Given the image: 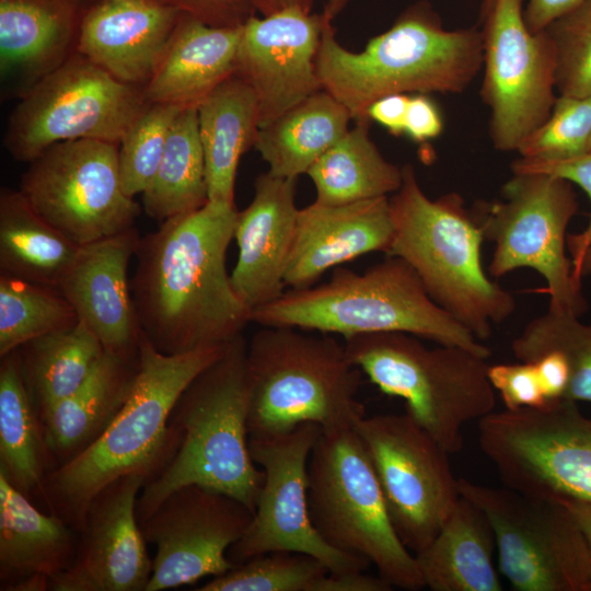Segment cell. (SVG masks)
I'll return each instance as SVG.
<instances>
[{"mask_svg": "<svg viewBox=\"0 0 591 591\" xmlns=\"http://www.w3.org/2000/svg\"><path fill=\"white\" fill-rule=\"evenodd\" d=\"M237 213L209 200L140 236L131 293L141 334L162 354L225 345L252 322L227 269Z\"/></svg>", "mask_w": 591, "mask_h": 591, "instance_id": "cell-1", "label": "cell"}, {"mask_svg": "<svg viewBox=\"0 0 591 591\" xmlns=\"http://www.w3.org/2000/svg\"><path fill=\"white\" fill-rule=\"evenodd\" d=\"M225 345L165 355L140 334L137 374L124 406L85 450L48 475L43 501L78 533L94 497L130 474L152 478L175 450L169 417L192 380L217 360ZM146 482V483H147Z\"/></svg>", "mask_w": 591, "mask_h": 591, "instance_id": "cell-2", "label": "cell"}, {"mask_svg": "<svg viewBox=\"0 0 591 591\" xmlns=\"http://www.w3.org/2000/svg\"><path fill=\"white\" fill-rule=\"evenodd\" d=\"M246 352L242 334L177 398L169 417L175 450L139 494V523L171 493L190 484L227 494L254 513L265 475L248 444Z\"/></svg>", "mask_w": 591, "mask_h": 591, "instance_id": "cell-3", "label": "cell"}, {"mask_svg": "<svg viewBox=\"0 0 591 591\" xmlns=\"http://www.w3.org/2000/svg\"><path fill=\"white\" fill-rule=\"evenodd\" d=\"M483 54L482 32L447 31L436 14L418 5L359 53L337 42L325 18L316 71L323 90L351 119L369 120L368 107L389 94L463 92L483 66Z\"/></svg>", "mask_w": 591, "mask_h": 591, "instance_id": "cell-4", "label": "cell"}, {"mask_svg": "<svg viewBox=\"0 0 591 591\" xmlns=\"http://www.w3.org/2000/svg\"><path fill=\"white\" fill-rule=\"evenodd\" d=\"M390 198L393 237L385 253L405 260L429 297L478 340L507 321L517 302L483 267V232L456 193L430 199L414 167Z\"/></svg>", "mask_w": 591, "mask_h": 591, "instance_id": "cell-5", "label": "cell"}, {"mask_svg": "<svg viewBox=\"0 0 591 591\" xmlns=\"http://www.w3.org/2000/svg\"><path fill=\"white\" fill-rule=\"evenodd\" d=\"M251 321L260 326L335 333L345 339L402 332L490 356L487 346L429 297L414 269L390 255L363 273L336 267L322 285L285 291L255 309Z\"/></svg>", "mask_w": 591, "mask_h": 591, "instance_id": "cell-6", "label": "cell"}, {"mask_svg": "<svg viewBox=\"0 0 591 591\" xmlns=\"http://www.w3.org/2000/svg\"><path fill=\"white\" fill-rule=\"evenodd\" d=\"M248 438L288 432L303 422L322 430L355 427L361 371L345 345L292 327L263 326L247 344Z\"/></svg>", "mask_w": 591, "mask_h": 591, "instance_id": "cell-7", "label": "cell"}, {"mask_svg": "<svg viewBox=\"0 0 591 591\" xmlns=\"http://www.w3.org/2000/svg\"><path fill=\"white\" fill-rule=\"evenodd\" d=\"M402 332L345 339L350 361L384 394L401 397L406 414L447 452L463 448V427L495 410L487 359L460 346L429 348Z\"/></svg>", "mask_w": 591, "mask_h": 591, "instance_id": "cell-8", "label": "cell"}, {"mask_svg": "<svg viewBox=\"0 0 591 591\" xmlns=\"http://www.w3.org/2000/svg\"><path fill=\"white\" fill-rule=\"evenodd\" d=\"M313 526L334 548L361 556L393 588L425 587L416 556L399 540L355 427L322 430L308 462Z\"/></svg>", "mask_w": 591, "mask_h": 591, "instance_id": "cell-9", "label": "cell"}, {"mask_svg": "<svg viewBox=\"0 0 591 591\" xmlns=\"http://www.w3.org/2000/svg\"><path fill=\"white\" fill-rule=\"evenodd\" d=\"M579 209L572 183L543 173H513L501 199L471 210L484 239L494 245L489 274L500 278L520 268L546 281L548 310L582 316L588 310L567 255V229Z\"/></svg>", "mask_w": 591, "mask_h": 591, "instance_id": "cell-10", "label": "cell"}, {"mask_svg": "<svg viewBox=\"0 0 591 591\" xmlns=\"http://www.w3.org/2000/svg\"><path fill=\"white\" fill-rule=\"evenodd\" d=\"M149 104L142 88L119 81L76 53L20 99L3 143L12 158L27 163L59 142L119 144Z\"/></svg>", "mask_w": 591, "mask_h": 591, "instance_id": "cell-11", "label": "cell"}, {"mask_svg": "<svg viewBox=\"0 0 591 591\" xmlns=\"http://www.w3.org/2000/svg\"><path fill=\"white\" fill-rule=\"evenodd\" d=\"M478 442L505 486L591 502V418L577 402L494 410L478 420Z\"/></svg>", "mask_w": 591, "mask_h": 591, "instance_id": "cell-12", "label": "cell"}, {"mask_svg": "<svg viewBox=\"0 0 591 591\" xmlns=\"http://www.w3.org/2000/svg\"><path fill=\"white\" fill-rule=\"evenodd\" d=\"M457 484L489 520L500 571L514 590L590 591L591 551L558 499L465 478Z\"/></svg>", "mask_w": 591, "mask_h": 591, "instance_id": "cell-13", "label": "cell"}, {"mask_svg": "<svg viewBox=\"0 0 591 591\" xmlns=\"http://www.w3.org/2000/svg\"><path fill=\"white\" fill-rule=\"evenodd\" d=\"M35 212L78 246L135 227L141 208L124 189L118 144L56 143L30 162L20 189Z\"/></svg>", "mask_w": 591, "mask_h": 591, "instance_id": "cell-14", "label": "cell"}, {"mask_svg": "<svg viewBox=\"0 0 591 591\" xmlns=\"http://www.w3.org/2000/svg\"><path fill=\"white\" fill-rule=\"evenodd\" d=\"M402 543L414 554L436 537L459 499L449 455L409 415L363 416L355 425Z\"/></svg>", "mask_w": 591, "mask_h": 591, "instance_id": "cell-15", "label": "cell"}, {"mask_svg": "<svg viewBox=\"0 0 591 591\" xmlns=\"http://www.w3.org/2000/svg\"><path fill=\"white\" fill-rule=\"evenodd\" d=\"M321 432L317 424L303 422L285 433L248 438L251 455L265 476L250 524L228 549L235 565L271 552L313 556L333 573L364 571L371 565L327 544L310 519L308 462Z\"/></svg>", "mask_w": 591, "mask_h": 591, "instance_id": "cell-16", "label": "cell"}, {"mask_svg": "<svg viewBox=\"0 0 591 591\" xmlns=\"http://www.w3.org/2000/svg\"><path fill=\"white\" fill-rule=\"evenodd\" d=\"M522 2L483 4L482 96L490 108V138L501 151H517L557 99L554 45L544 30L528 28Z\"/></svg>", "mask_w": 591, "mask_h": 591, "instance_id": "cell-17", "label": "cell"}, {"mask_svg": "<svg viewBox=\"0 0 591 591\" xmlns=\"http://www.w3.org/2000/svg\"><path fill=\"white\" fill-rule=\"evenodd\" d=\"M253 514L240 500L199 485L171 493L139 523L147 543L157 547L146 591L190 586L231 570L235 564L228 549Z\"/></svg>", "mask_w": 591, "mask_h": 591, "instance_id": "cell-18", "label": "cell"}, {"mask_svg": "<svg viewBox=\"0 0 591 591\" xmlns=\"http://www.w3.org/2000/svg\"><path fill=\"white\" fill-rule=\"evenodd\" d=\"M147 477L123 476L105 486L84 517L76 558L50 579L53 591H146L152 573L136 507Z\"/></svg>", "mask_w": 591, "mask_h": 591, "instance_id": "cell-19", "label": "cell"}, {"mask_svg": "<svg viewBox=\"0 0 591 591\" xmlns=\"http://www.w3.org/2000/svg\"><path fill=\"white\" fill-rule=\"evenodd\" d=\"M324 22L323 14L290 8L242 26L235 73L256 94L259 128L323 90L316 56Z\"/></svg>", "mask_w": 591, "mask_h": 591, "instance_id": "cell-20", "label": "cell"}, {"mask_svg": "<svg viewBox=\"0 0 591 591\" xmlns=\"http://www.w3.org/2000/svg\"><path fill=\"white\" fill-rule=\"evenodd\" d=\"M140 235L136 227L81 246L57 289L106 351L135 356L141 329L128 278Z\"/></svg>", "mask_w": 591, "mask_h": 591, "instance_id": "cell-21", "label": "cell"}, {"mask_svg": "<svg viewBox=\"0 0 591 591\" xmlns=\"http://www.w3.org/2000/svg\"><path fill=\"white\" fill-rule=\"evenodd\" d=\"M296 192L297 178L263 173L255 181L253 200L237 213V259L230 275L234 291L251 312L286 291L299 211Z\"/></svg>", "mask_w": 591, "mask_h": 591, "instance_id": "cell-22", "label": "cell"}, {"mask_svg": "<svg viewBox=\"0 0 591 591\" xmlns=\"http://www.w3.org/2000/svg\"><path fill=\"white\" fill-rule=\"evenodd\" d=\"M389 197L345 205L317 201L299 209L285 283L304 289L359 256L386 253L393 237Z\"/></svg>", "mask_w": 591, "mask_h": 591, "instance_id": "cell-23", "label": "cell"}, {"mask_svg": "<svg viewBox=\"0 0 591 591\" xmlns=\"http://www.w3.org/2000/svg\"><path fill=\"white\" fill-rule=\"evenodd\" d=\"M181 14L159 0H101L82 16L77 53L119 81L143 88Z\"/></svg>", "mask_w": 591, "mask_h": 591, "instance_id": "cell-24", "label": "cell"}, {"mask_svg": "<svg viewBox=\"0 0 591 591\" xmlns=\"http://www.w3.org/2000/svg\"><path fill=\"white\" fill-rule=\"evenodd\" d=\"M74 0H0L1 92L21 99L77 53Z\"/></svg>", "mask_w": 591, "mask_h": 591, "instance_id": "cell-25", "label": "cell"}, {"mask_svg": "<svg viewBox=\"0 0 591 591\" xmlns=\"http://www.w3.org/2000/svg\"><path fill=\"white\" fill-rule=\"evenodd\" d=\"M240 27L208 25L182 13L150 80L142 88L150 104L197 107L236 71Z\"/></svg>", "mask_w": 591, "mask_h": 591, "instance_id": "cell-26", "label": "cell"}, {"mask_svg": "<svg viewBox=\"0 0 591 591\" xmlns=\"http://www.w3.org/2000/svg\"><path fill=\"white\" fill-rule=\"evenodd\" d=\"M138 364L139 351L124 356L105 350L71 395L38 416L53 471L107 429L129 396Z\"/></svg>", "mask_w": 591, "mask_h": 591, "instance_id": "cell-27", "label": "cell"}, {"mask_svg": "<svg viewBox=\"0 0 591 591\" xmlns=\"http://www.w3.org/2000/svg\"><path fill=\"white\" fill-rule=\"evenodd\" d=\"M79 533L61 517L43 512L0 473V590L23 580L50 579L72 565Z\"/></svg>", "mask_w": 591, "mask_h": 591, "instance_id": "cell-28", "label": "cell"}, {"mask_svg": "<svg viewBox=\"0 0 591 591\" xmlns=\"http://www.w3.org/2000/svg\"><path fill=\"white\" fill-rule=\"evenodd\" d=\"M495 548L486 514L461 496L436 537L415 556L425 587L432 591H500Z\"/></svg>", "mask_w": 591, "mask_h": 591, "instance_id": "cell-29", "label": "cell"}, {"mask_svg": "<svg viewBox=\"0 0 591 591\" xmlns=\"http://www.w3.org/2000/svg\"><path fill=\"white\" fill-rule=\"evenodd\" d=\"M208 198L234 204L241 157L254 147L259 129L257 97L252 86L233 73L198 106Z\"/></svg>", "mask_w": 591, "mask_h": 591, "instance_id": "cell-30", "label": "cell"}, {"mask_svg": "<svg viewBox=\"0 0 591 591\" xmlns=\"http://www.w3.org/2000/svg\"><path fill=\"white\" fill-rule=\"evenodd\" d=\"M347 108L321 90L258 129L254 147L275 176L298 178L347 131Z\"/></svg>", "mask_w": 591, "mask_h": 591, "instance_id": "cell-31", "label": "cell"}, {"mask_svg": "<svg viewBox=\"0 0 591 591\" xmlns=\"http://www.w3.org/2000/svg\"><path fill=\"white\" fill-rule=\"evenodd\" d=\"M51 471L42 424L14 350L0 362V473L27 498L43 500Z\"/></svg>", "mask_w": 591, "mask_h": 591, "instance_id": "cell-32", "label": "cell"}, {"mask_svg": "<svg viewBox=\"0 0 591 591\" xmlns=\"http://www.w3.org/2000/svg\"><path fill=\"white\" fill-rule=\"evenodd\" d=\"M80 247L38 216L20 190L1 189V275L57 288Z\"/></svg>", "mask_w": 591, "mask_h": 591, "instance_id": "cell-33", "label": "cell"}, {"mask_svg": "<svg viewBox=\"0 0 591 591\" xmlns=\"http://www.w3.org/2000/svg\"><path fill=\"white\" fill-rule=\"evenodd\" d=\"M369 123L358 120L306 172L316 189L315 201L345 205L398 190L403 170L380 153L370 139Z\"/></svg>", "mask_w": 591, "mask_h": 591, "instance_id": "cell-34", "label": "cell"}, {"mask_svg": "<svg viewBox=\"0 0 591 591\" xmlns=\"http://www.w3.org/2000/svg\"><path fill=\"white\" fill-rule=\"evenodd\" d=\"M18 350L22 374L38 414L71 395L105 351L82 321L22 345Z\"/></svg>", "mask_w": 591, "mask_h": 591, "instance_id": "cell-35", "label": "cell"}, {"mask_svg": "<svg viewBox=\"0 0 591 591\" xmlns=\"http://www.w3.org/2000/svg\"><path fill=\"white\" fill-rule=\"evenodd\" d=\"M208 201L197 107H185L171 127L157 172L142 193V206L150 218L163 222Z\"/></svg>", "mask_w": 591, "mask_h": 591, "instance_id": "cell-36", "label": "cell"}, {"mask_svg": "<svg viewBox=\"0 0 591 591\" xmlns=\"http://www.w3.org/2000/svg\"><path fill=\"white\" fill-rule=\"evenodd\" d=\"M78 322L74 309L57 288L0 274V358Z\"/></svg>", "mask_w": 591, "mask_h": 591, "instance_id": "cell-37", "label": "cell"}, {"mask_svg": "<svg viewBox=\"0 0 591 591\" xmlns=\"http://www.w3.org/2000/svg\"><path fill=\"white\" fill-rule=\"evenodd\" d=\"M553 350L565 356L570 369L565 399L591 403V325L581 323L578 316L547 310L529 322L511 343V351L520 361Z\"/></svg>", "mask_w": 591, "mask_h": 591, "instance_id": "cell-38", "label": "cell"}, {"mask_svg": "<svg viewBox=\"0 0 591 591\" xmlns=\"http://www.w3.org/2000/svg\"><path fill=\"white\" fill-rule=\"evenodd\" d=\"M328 569L315 557L271 552L235 565L213 577L198 591H315Z\"/></svg>", "mask_w": 591, "mask_h": 591, "instance_id": "cell-39", "label": "cell"}, {"mask_svg": "<svg viewBox=\"0 0 591 591\" xmlns=\"http://www.w3.org/2000/svg\"><path fill=\"white\" fill-rule=\"evenodd\" d=\"M520 158L557 162L591 151V95L557 96L551 114L517 150Z\"/></svg>", "mask_w": 591, "mask_h": 591, "instance_id": "cell-40", "label": "cell"}, {"mask_svg": "<svg viewBox=\"0 0 591 591\" xmlns=\"http://www.w3.org/2000/svg\"><path fill=\"white\" fill-rule=\"evenodd\" d=\"M185 107L149 104L118 144V162L125 192L142 194L162 159L171 127Z\"/></svg>", "mask_w": 591, "mask_h": 591, "instance_id": "cell-41", "label": "cell"}, {"mask_svg": "<svg viewBox=\"0 0 591 591\" xmlns=\"http://www.w3.org/2000/svg\"><path fill=\"white\" fill-rule=\"evenodd\" d=\"M544 31L556 53L559 95H591V0L583 1Z\"/></svg>", "mask_w": 591, "mask_h": 591, "instance_id": "cell-42", "label": "cell"}, {"mask_svg": "<svg viewBox=\"0 0 591 591\" xmlns=\"http://www.w3.org/2000/svg\"><path fill=\"white\" fill-rule=\"evenodd\" d=\"M511 169L513 173H543L565 178L578 185L591 200V152L578 158L557 162H535L519 158L513 161ZM590 243L591 216L587 227L581 232L568 233L567 236V250L572 264L573 279Z\"/></svg>", "mask_w": 591, "mask_h": 591, "instance_id": "cell-43", "label": "cell"}, {"mask_svg": "<svg viewBox=\"0 0 591 591\" xmlns=\"http://www.w3.org/2000/svg\"><path fill=\"white\" fill-rule=\"evenodd\" d=\"M488 376L507 409L537 408L552 403L533 361L489 366Z\"/></svg>", "mask_w": 591, "mask_h": 591, "instance_id": "cell-44", "label": "cell"}, {"mask_svg": "<svg viewBox=\"0 0 591 591\" xmlns=\"http://www.w3.org/2000/svg\"><path fill=\"white\" fill-rule=\"evenodd\" d=\"M208 25L240 27L254 15L246 0H159Z\"/></svg>", "mask_w": 591, "mask_h": 591, "instance_id": "cell-45", "label": "cell"}, {"mask_svg": "<svg viewBox=\"0 0 591 591\" xmlns=\"http://www.w3.org/2000/svg\"><path fill=\"white\" fill-rule=\"evenodd\" d=\"M443 121L437 105L426 95L409 96L404 134L417 142L433 139L440 135Z\"/></svg>", "mask_w": 591, "mask_h": 591, "instance_id": "cell-46", "label": "cell"}, {"mask_svg": "<svg viewBox=\"0 0 591 591\" xmlns=\"http://www.w3.org/2000/svg\"><path fill=\"white\" fill-rule=\"evenodd\" d=\"M548 402L565 399L570 383V369L565 356L556 350L534 360Z\"/></svg>", "mask_w": 591, "mask_h": 591, "instance_id": "cell-47", "label": "cell"}, {"mask_svg": "<svg viewBox=\"0 0 591 591\" xmlns=\"http://www.w3.org/2000/svg\"><path fill=\"white\" fill-rule=\"evenodd\" d=\"M408 101L406 94L382 96L368 107L367 118L376 121L394 136L403 135Z\"/></svg>", "mask_w": 591, "mask_h": 591, "instance_id": "cell-48", "label": "cell"}, {"mask_svg": "<svg viewBox=\"0 0 591 591\" xmlns=\"http://www.w3.org/2000/svg\"><path fill=\"white\" fill-rule=\"evenodd\" d=\"M393 587L382 577L366 575L364 571L344 573L328 572L316 586L315 591H390Z\"/></svg>", "mask_w": 591, "mask_h": 591, "instance_id": "cell-49", "label": "cell"}, {"mask_svg": "<svg viewBox=\"0 0 591 591\" xmlns=\"http://www.w3.org/2000/svg\"><path fill=\"white\" fill-rule=\"evenodd\" d=\"M583 1L586 0H529L523 10L525 24L531 32L538 33Z\"/></svg>", "mask_w": 591, "mask_h": 591, "instance_id": "cell-50", "label": "cell"}, {"mask_svg": "<svg viewBox=\"0 0 591 591\" xmlns=\"http://www.w3.org/2000/svg\"><path fill=\"white\" fill-rule=\"evenodd\" d=\"M571 513L591 551V502L558 499Z\"/></svg>", "mask_w": 591, "mask_h": 591, "instance_id": "cell-51", "label": "cell"}, {"mask_svg": "<svg viewBox=\"0 0 591 591\" xmlns=\"http://www.w3.org/2000/svg\"><path fill=\"white\" fill-rule=\"evenodd\" d=\"M254 11L262 15H269L286 9L299 8L305 11L312 10L314 0H246Z\"/></svg>", "mask_w": 591, "mask_h": 591, "instance_id": "cell-52", "label": "cell"}, {"mask_svg": "<svg viewBox=\"0 0 591 591\" xmlns=\"http://www.w3.org/2000/svg\"><path fill=\"white\" fill-rule=\"evenodd\" d=\"M591 275V243L587 247L580 265L575 274V281L582 286V279Z\"/></svg>", "mask_w": 591, "mask_h": 591, "instance_id": "cell-53", "label": "cell"}, {"mask_svg": "<svg viewBox=\"0 0 591 591\" xmlns=\"http://www.w3.org/2000/svg\"><path fill=\"white\" fill-rule=\"evenodd\" d=\"M349 0H325L323 15L332 22L341 10L346 7Z\"/></svg>", "mask_w": 591, "mask_h": 591, "instance_id": "cell-54", "label": "cell"}, {"mask_svg": "<svg viewBox=\"0 0 591 591\" xmlns=\"http://www.w3.org/2000/svg\"><path fill=\"white\" fill-rule=\"evenodd\" d=\"M491 1H493V0H485V1H484V4H487V3L491 2Z\"/></svg>", "mask_w": 591, "mask_h": 591, "instance_id": "cell-55", "label": "cell"}, {"mask_svg": "<svg viewBox=\"0 0 591 591\" xmlns=\"http://www.w3.org/2000/svg\"><path fill=\"white\" fill-rule=\"evenodd\" d=\"M590 591H591V575H590Z\"/></svg>", "mask_w": 591, "mask_h": 591, "instance_id": "cell-56", "label": "cell"}, {"mask_svg": "<svg viewBox=\"0 0 591 591\" xmlns=\"http://www.w3.org/2000/svg\"><path fill=\"white\" fill-rule=\"evenodd\" d=\"M589 278L591 279V275L589 276Z\"/></svg>", "mask_w": 591, "mask_h": 591, "instance_id": "cell-57", "label": "cell"}, {"mask_svg": "<svg viewBox=\"0 0 591 591\" xmlns=\"http://www.w3.org/2000/svg\"><path fill=\"white\" fill-rule=\"evenodd\" d=\"M591 152V151H590Z\"/></svg>", "mask_w": 591, "mask_h": 591, "instance_id": "cell-58", "label": "cell"}]
</instances>
